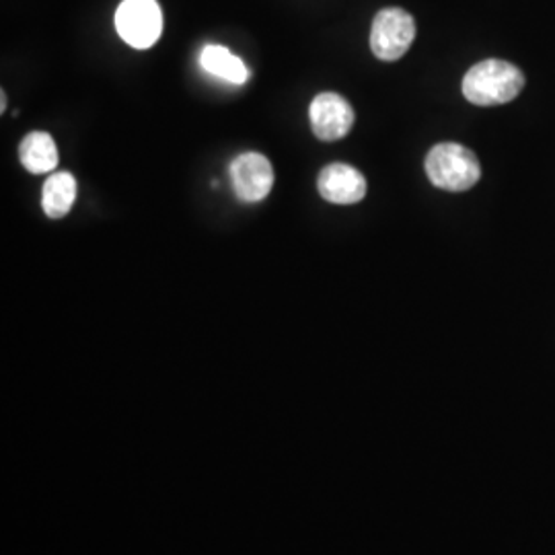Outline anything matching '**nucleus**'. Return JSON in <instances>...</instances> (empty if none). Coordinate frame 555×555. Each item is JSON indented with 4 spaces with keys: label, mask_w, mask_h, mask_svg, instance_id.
<instances>
[{
    "label": "nucleus",
    "mask_w": 555,
    "mask_h": 555,
    "mask_svg": "<svg viewBox=\"0 0 555 555\" xmlns=\"http://www.w3.org/2000/svg\"><path fill=\"white\" fill-rule=\"evenodd\" d=\"M525 87L520 68L506 60H483L467 70L463 79L465 100L479 107H492L516 100Z\"/></svg>",
    "instance_id": "1"
},
{
    "label": "nucleus",
    "mask_w": 555,
    "mask_h": 555,
    "mask_svg": "<svg viewBox=\"0 0 555 555\" xmlns=\"http://www.w3.org/2000/svg\"><path fill=\"white\" fill-rule=\"evenodd\" d=\"M426 176L444 192H467L481 178L476 153L456 142H440L426 155Z\"/></svg>",
    "instance_id": "2"
},
{
    "label": "nucleus",
    "mask_w": 555,
    "mask_h": 555,
    "mask_svg": "<svg viewBox=\"0 0 555 555\" xmlns=\"http://www.w3.org/2000/svg\"><path fill=\"white\" fill-rule=\"evenodd\" d=\"M416 40V21L397 7L378 11L371 29V50L383 62L403 59Z\"/></svg>",
    "instance_id": "3"
},
{
    "label": "nucleus",
    "mask_w": 555,
    "mask_h": 555,
    "mask_svg": "<svg viewBox=\"0 0 555 555\" xmlns=\"http://www.w3.org/2000/svg\"><path fill=\"white\" fill-rule=\"evenodd\" d=\"M119 38L137 50H149L163 34V13L157 0H121L116 11Z\"/></svg>",
    "instance_id": "4"
},
{
    "label": "nucleus",
    "mask_w": 555,
    "mask_h": 555,
    "mask_svg": "<svg viewBox=\"0 0 555 555\" xmlns=\"http://www.w3.org/2000/svg\"><path fill=\"white\" fill-rule=\"evenodd\" d=\"M311 130L323 142L346 139L357 121L354 107L337 93H319L309 107Z\"/></svg>",
    "instance_id": "5"
},
{
    "label": "nucleus",
    "mask_w": 555,
    "mask_h": 555,
    "mask_svg": "<svg viewBox=\"0 0 555 555\" xmlns=\"http://www.w3.org/2000/svg\"><path fill=\"white\" fill-rule=\"evenodd\" d=\"M231 181L238 198L256 204L270 196L274 188V167L259 153H243L231 163Z\"/></svg>",
    "instance_id": "6"
},
{
    "label": "nucleus",
    "mask_w": 555,
    "mask_h": 555,
    "mask_svg": "<svg viewBox=\"0 0 555 555\" xmlns=\"http://www.w3.org/2000/svg\"><path fill=\"white\" fill-rule=\"evenodd\" d=\"M319 196L337 206L358 204L366 196V179L364 176L344 163H334L321 169L318 178Z\"/></svg>",
    "instance_id": "7"
},
{
    "label": "nucleus",
    "mask_w": 555,
    "mask_h": 555,
    "mask_svg": "<svg viewBox=\"0 0 555 555\" xmlns=\"http://www.w3.org/2000/svg\"><path fill=\"white\" fill-rule=\"evenodd\" d=\"M21 165L34 173H52L59 167V149L48 132H31L20 144Z\"/></svg>",
    "instance_id": "8"
},
{
    "label": "nucleus",
    "mask_w": 555,
    "mask_h": 555,
    "mask_svg": "<svg viewBox=\"0 0 555 555\" xmlns=\"http://www.w3.org/2000/svg\"><path fill=\"white\" fill-rule=\"evenodd\" d=\"M77 199V179L68 171L52 173L41 190V208L50 219H64Z\"/></svg>",
    "instance_id": "9"
},
{
    "label": "nucleus",
    "mask_w": 555,
    "mask_h": 555,
    "mask_svg": "<svg viewBox=\"0 0 555 555\" xmlns=\"http://www.w3.org/2000/svg\"><path fill=\"white\" fill-rule=\"evenodd\" d=\"M199 64L206 73L219 77V79L229 80L233 85H243L245 80L249 79V70L243 64V60L237 59L229 48L224 46H206L202 50L199 56Z\"/></svg>",
    "instance_id": "10"
},
{
    "label": "nucleus",
    "mask_w": 555,
    "mask_h": 555,
    "mask_svg": "<svg viewBox=\"0 0 555 555\" xmlns=\"http://www.w3.org/2000/svg\"><path fill=\"white\" fill-rule=\"evenodd\" d=\"M0 112H2V114L7 112V95H4V91H2V103H0Z\"/></svg>",
    "instance_id": "11"
}]
</instances>
